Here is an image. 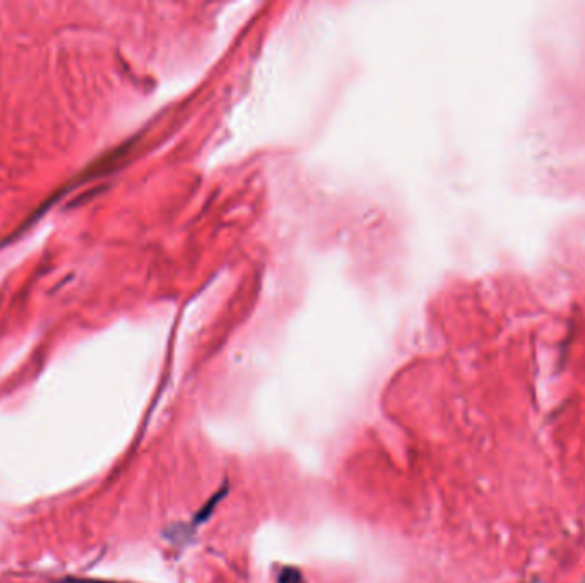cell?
Here are the masks:
<instances>
[{
	"label": "cell",
	"mask_w": 585,
	"mask_h": 583,
	"mask_svg": "<svg viewBox=\"0 0 585 583\" xmlns=\"http://www.w3.org/2000/svg\"><path fill=\"white\" fill-rule=\"evenodd\" d=\"M277 583H305L303 582L302 571L296 570V568H283L279 573V578H277Z\"/></svg>",
	"instance_id": "obj_1"
},
{
	"label": "cell",
	"mask_w": 585,
	"mask_h": 583,
	"mask_svg": "<svg viewBox=\"0 0 585 583\" xmlns=\"http://www.w3.org/2000/svg\"><path fill=\"white\" fill-rule=\"evenodd\" d=\"M221 496H223V492H219V495H216L214 498H212L211 502L208 503V505H205L204 508H202V511H201V513H198V517H197L198 520H205V518H208L209 515H211V511L214 510V506L217 505V502H219Z\"/></svg>",
	"instance_id": "obj_2"
},
{
	"label": "cell",
	"mask_w": 585,
	"mask_h": 583,
	"mask_svg": "<svg viewBox=\"0 0 585 583\" xmlns=\"http://www.w3.org/2000/svg\"><path fill=\"white\" fill-rule=\"evenodd\" d=\"M58 583H114V582H104V580H91V578H63Z\"/></svg>",
	"instance_id": "obj_3"
}]
</instances>
